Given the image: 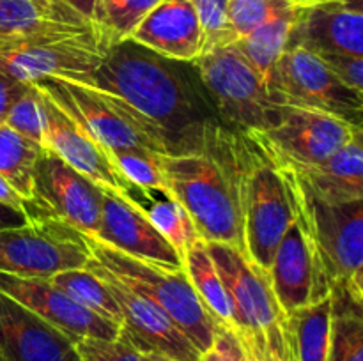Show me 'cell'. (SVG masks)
<instances>
[{
	"mask_svg": "<svg viewBox=\"0 0 363 361\" xmlns=\"http://www.w3.org/2000/svg\"><path fill=\"white\" fill-rule=\"evenodd\" d=\"M170 198L179 202L204 243H225L245 251L241 180L245 133L216 122L202 149L160 154Z\"/></svg>",
	"mask_w": 363,
	"mask_h": 361,
	"instance_id": "7a4b0ae2",
	"label": "cell"
},
{
	"mask_svg": "<svg viewBox=\"0 0 363 361\" xmlns=\"http://www.w3.org/2000/svg\"><path fill=\"white\" fill-rule=\"evenodd\" d=\"M64 0H0V38L57 25H87Z\"/></svg>",
	"mask_w": 363,
	"mask_h": 361,
	"instance_id": "cb8c5ba5",
	"label": "cell"
},
{
	"mask_svg": "<svg viewBox=\"0 0 363 361\" xmlns=\"http://www.w3.org/2000/svg\"><path fill=\"white\" fill-rule=\"evenodd\" d=\"M0 361H6V360H4V357H2V354H0Z\"/></svg>",
	"mask_w": 363,
	"mask_h": 361,
	"instance_id": "bcb514c9",
	"label": "cell"
},
{
	"mask_svg": "<svg viewBox=\"0 0 363 361\" xmlns=\"http://www.w3.org/2000/svg\"><path fill=\"white\" fill-rule=\"evenodd\" d=\"M241 216L245 253L266 273L280 239L296 218V209L282 168L248 134H245Z\"/></svg>",
	"mask_w": 363,
	"mask_h": 361,
	"instance_id": "52a82bcc",
	"label": "cell"
},
{
	"mask_svg": "<svg viewBox=\"0 0 363 361\" xmlns=\"http://www.w3.org/2000/svg\"><path fill=\"white\" fill-rule=\"evenodd\" d=\"M268 91L275 105L318 110L354 126L363 122V94L337 80L315 53L301 46L284 50L268 78Z\"/></svg>",
	"mask_w": 363,
	"mask_h": 361,
	"instance_id": "30bf717a",
	"label": "cell"
},
{
	"mask_svg": "<svg viewBox=\"0 0 363 361\" xmlns=\"http://www.w3.org/2000/svg\"><path fill=\"white\" fill-rule=\"evenodd\" d=\"M300 6H294L291 9L275 14L268 21L259 25L250 34L236 41L243 55L262 74L266 84H268L269 74H272L275 64L279 62L280 55L287 48L291 30H293L294 21L300 13Z\"/></svg>",
	"mask_w": 363,
	"mask_h": 361,
	"instance_id": "484cf974",
	"label": "cell"
},
{
	"mask_svg": "<svg viewBox=\"0 0 363 361\" xmlns=\"http://www.w3.org/2000/svg\"><path fill=\"white\" fill-rule=\"evenodd\" d=\"M248 361H298L291 342L287 321L268 333L238 331Z\"/></svg>",
	"mask_w": 363,
	"mask_h": 361,
	"instance_id": "e575fe53",
	"label": "cell"
},
{
	"mask_svg": "<svg viewBox=\"0 0 363 361\" xmlns=\"http://www.w3.org/2000/svg\"><path fill=\"white\" fill-rule=\"evenodd\" d=\"M91 260L82 232L52 216H35L25 225L0 230V273L20 278H52Z\"/></svg>",
	"mask_w": 363,
	"mask_h": 361,
	"instance_id": "9c48e42d",
	"label": "cell"
},
{
	"mask_svg": "<svg viewBox=\"0 0 363 361\" xmlns=\"http://www.w3.org/2000/svg\"><path fill=\"white\" fill-rule=\"evenodd\" d=\"M294 4L291 0H229L227 6V32L230 41L245 38L252 30L268 21L275 14L291 9Z\"/></svg>",
	"mask_w": 363,
	"mask_h": 361,
	"instance_id": "d6a6232c",
	"label": "cell"
},
{
	"mask_svg": "<svg viewBox=\"0 0 363 361\" xmlns=\"http://www.w3.org/2000/svg\"><path fill=\"white\" fill-rule=\"evenodd\" d=\"M0 292L13 297L71 340L117 338L121 326L99 317L57 289L48 278H20L0 273Z\"/></svg>",
	"mask_w": 363,
	"mask_h": 361,
	"instance_id": "e0dca14e",
	"label": "cell"
},
{
	"mask_svg": "<svg viewBox=\"0 0 363 361\" xmlns=\"http://www.w3.org/2000/svg\"><path fill=\"white\" fill-rule=\"evenodd\" d=\"M85 268L91 269L108 285L123 315L121 333L140 353L163 354L177 361H201L197 347L170 321L162 308L156 306L151 299L138 294L137 290L124 285L92 258Z\"/></svg>",
	"mask_w": 363,
	"mask_h": 361,
	"instance_id": "5bb4252c",
	"label": "cell"
},
{
	"mask_svg": "<svg viewBox=\"0 0 363 361\" xmlns=\"http://www.w3.org/2000/svg\"><path fill=\"white\" fill-rule=\"evenodd\" d=\"M106 42L96 25H57L0 38V73L21 84L82 80L101 64Z\"/></svg>",
	"mask_w": 363,
	"mask_h": 361,
	"instance_id": "277c9868",
	"label": "cell"
},
{
	"mask_svg": "<svg viewBox=\"0 0 363 361\" xmlns=\"http://www.w3.org/2000/svg\"><path fill=\"white\" fill-rule=\"evenodd\" d=\"M130 39L176 62H194L204 50V32L194 0H162Z\"/></svg>",
	"mask_w": 363,
	"mask_h": 361,
	"instance_id": "44dd1931",
	"label": "cell"
},
{
	"mask_svg": "<svg viewBox=\"0 0 363 361\" xmlns=\"http://www.w3.org/2000/svg\"><path fill=\"white\" fill-rule=\"evenodd\" d=\"M43 152L45 149L6 124H0V176L6 177L28 204L32 198V176Z\"/></svg>",
	"mask_w": 363,
	"mask_h": 361,
	"instance_id": "f1b7e54d",
	"label": "cell"
},
{
	"mask_svg": "<svg viewBox=\"0 0 363 361\" xmlns=\"http://www.w3.org/2000/svg\"><path fill=\"white\" fill-rule=\"evenodd\" d=\"M201 20L202 32H204V50L216 48V46L230 45L229 32H227V6L229 0H194ZM201 53V55H202Z\"/></svg>",
	"mask_w": 363,
	"mask_h": 361,
	"instance_id": "8d00e7d4",
	"label": "cell"
},
{
	"mask_svg": "<svg viewBox=\"0 0 363 361\" xmlns=\"http://www.w3.org/2000/svg\"><path fill=\"white\" fill-rule=\"evenodd\" d=\"M48 280L57 289L67 294L71 299L80 303L82 306L94 311L96 315L106 319V321H112L121 326L123 315H121V308L116 297L110 292L108 285L98 275H94L91 269H69V271L57 273Z\"/></svg>",
	"mask_w": 363,
	"mask_h": 361,
	"instance_id": "83f0119b",
	"label": "cell"
},
{
	"mask_svg": "<svg viewBox=\"0 0 363 361\" xmlns=\"http://www.w3.org/2000/svg\"><path fill=\"white\" fill-rule=\"evenodd\" d=\"M0 204L4 205H9V207L16 209L20 212H27L28 216L32 218V212H30V204L14 190L13 184L6 179L4 176H0Z\"/></svg>",
	"mask_w": 363,
	"mask_h": 361,
	"instance_id": "60d3db41",
	"label": "cell"
},
{
	"mask_svg": "<svg viewBox=\"0 0 363 361\" xmlns=\"http://www.w3.org/2000/svg\"><path fill=\"white\" fill-rule=\"evenodd\" d=\"M362 126L330 113L300 106L279 105L275 119L268 127L254 133V138L279 165H315L335 154Z\"/></svg>",
	"mask_w": 363,
	"mask_h": 361,
	"instance_id": "8fae6325",
	"label": "cell"
},
{
	"mask_svg": "<svg viewBox=\"0 0 363 361\" xmlns=\"http://www.w3.org/2000/svg\"><path fill=\"white\" fill-rule=\"evenodd\" d=\"M305 2H307V0H305Z\"/></svg>",
	"mask_w": 363,
	"mask_h": 361,
	"instance_id": "7dc6e473",
	"label": "cell"
},
{
	"mask_svg": "<svg viewBox=\"0 0 363 361\" xmlns=\"http://www.w3.org/2000/svg\"><path fill=\"white\" fill-rule=\"evenodd\" d=\"M160 2L162 0H98L94 23L106 46L128 41Z\"/></svg>",
	"mask_w": 363,
	"mask_h": 361,
	"instance_id": "f546056e",
	"label": "cell"
},
{
	"mask_svg": "<svg viewBox=\"0 0 363 361\" xmlns=\"http://www.w3.org/2000/svg\"><path fill=\"white\" fill-rule=\"evenodd\" d=\"M74 13L80 14L85 21L96 25V9H98V0H64Z\"/></svg>",
	"mask_w": 363,
	"mask_h": 361,
	"instance_id": "7bdbcfd3",
	"label": "cell"
},
{
	"mask_svg": "<svg viewBox=\"0 0 363 361\" xmlns=\"http://www.w3.org/2000/svg\"><path fill=\"white\" fill-rule=\"evenodd\" d=\"M0 354L6 361H78L73 340L0 292Z\"/></svg>",
	"mask_w": 363,
	"mask_h": 361,
	"instance_id": "ffe728a7",
	"label": "cell"
},
{
	"mask_svg": "<svg viewBox=\"0 0 363 361\" xmlns=\"http://www.w3.org/2000/svg\"><path fill=\"white\" fill-rule=\"evenodd\" d=\"M287 46L363 57V0H307Z\"/></svg>",
	"mask_w": 363,
	"mask_h": 361,
	"instance_id": "ac0fdd59",
	"label": "cell"
},
{
	"mask_svg": "<svg viewBox=\"0 0 363 361\" xmlns=\"http://www.w3.org/2000/svg\"><path fill=\"white\" fill-rule=\"evenodd\" d=\"M333 317L328 361H363V303L332 290Z\"/></svg>",
	"mask_w": 363,
	"mask_h": 361,
	"instance_id": "4316f807",
	"label": "cell"
},
{
	"mask_svg": "<svg viewBox=\"0 0 363 361\" xmlns=\"http://www.w3.org/2000/svg\"><path fill=\"white\" fill-rule=\"evenodd\" d=\"M32 218L52 216L84 236L96 237L101 218L99 188L52 151L38 159L32 176Z\"/></svg>",
	"mask_w": 363,
	"mask_h": 361,
	"instance_id": "7c38bea8",
	"label": "cell"
},
{
	"mask_svg": "<svg viewBox=\"0 0 363 361\" xmlns=\"http://www.w3.org/2000/svg\"><path fill=\"white\" fill-rule=\"evenodd\" d=\"M206 246L229 297L233 329L268 333L284 324L286 315L273 296L266 273L233 244L206 243Z\"/></svg>",
	"mask_w": 363,
	"mask_h": 361,
	"instance_id": "4fadbf2b",
	"label": "cell"
},
{
	"mask_svg": "<svg viewBox=\"0 0 363 361\" xmlns=\"http://www.w3.org/2000/svg\"><path fill=\"white\" fill-rule=\"evenodd\" d=\"M201 361H248L241 340L229 326L216 324L215 342L206 353L201 354Z\"/></svg>",
	"mask_w": 363,
	"mask_h": 361,
	"instance_id": "f35d334b",
	"label": "cell"
},
{
	"mask_svg": "<svg viewBox=\"0 0 363 361\" xmlns=\"http://www.w3.org/2000/svg\"><path fill=\"white\" fill-rule=\"evenodd\" d=\"M99 188V186H98ZM99 229L96 239L140 260L183 269V258L156 230L130 193L99 188Z\"/></svg>",
	"mask_w": 363,
	"mask_h": 361,
	"instance_id": "2e32d148",
	"label": "cell"
},
{
	"mask_svg": "<svg viewBox=\"0 0 363 361\" xmlns=\"http://www.w3.org/2000/svg\"><path fill=\"white\" fill-rule=\"evenodd\" d=\"M39 91V88H38ZM43 117H45L46 151H52L64 163L87 177L96 186L130 193L131 186L119 173L112 158L101 144L94 140L80 124L74 122L41 91Z\"/></svg>",
	"mask_w": 363,
	"mask_h": 361,
	"instance_id": "d6986e66",
	"label": "cell"
},
{
	"mask_svg": "<svg viewBox=\"0 0 363 361\" xmlns=\"http://www.w3.org/2000/svg\"><path fill=\"white\" fill-rule=\"evenodd\" d=\"M363 131L335 154L315 165H280L289 168L314 197L330 202L363 198Z\"/></svg>",
	"mask_w": 363,
	"mask_h": 361,
	"instance_id": "7402d4cb",
	"label": "cell"
},
{
	"mask_svg": "<svg viewBox=\"0 0 363 361\" xmlns=\"http://www.w3.org/2000/svg\"><path fill=\"white\" fill-rule=\"evenodd\" d=\"M266 278L286 317L332 294L315 258L307 227L298 214L280 239Z\"/></svg>",
	"mask_w": 363,
	"mask_h": 361,
	"instance_id": "9a60e30c",
	"label": "cell"
},
{
	"mask_svg": "<svg viewBox=\"0 0 363 361\" xmlns=\"http://www.w3.org/2000/svg\"><path fill=\"white\" fill-rule=\"evenodd\" d=\"M291 2H294V4H305V0H291Z\"/></svg>",
	"mask_w": 363,
	"mask_h": 361,
	"instance_id": "f6af8a7d",
	"label": "cell"
},
{
	"mask_svg": "<svg viewBox=\"0 0 363 361\" xmlns=\"http://www.w3.org/2000/svg\"><path fill=\"white\" fill-rule=\"evenodd\" d=\"M183 269L197 297L209 311V315L215 319L216 324L233 328L229 297L204 241L197 239L188 248L183 257Z\"/></svg>",
	"mask_w": 363,
	"mask_h": 361,
	"instance_id": "d4e9b609",
	"label": "cell"
},
{
	"mask_svg": "<svg viewBox=\"0 0 363 361\" xmlns=\"http://www.w3.org/2000/svg\"><path fill=\"white\" fill-rule=\"evenodd\" d=\"M280 168L326 282L332 290H344L363 303V198L323 200L314 197L289 168Z\"/></svg>",
	"mask_w": 363,
	"mask_h": 361,
	"instance_id": "3957f363",
	"label": "cell"
},
{
	"mask_svg": "<svg viewBox=\"0 0 363 361\" xmlns=\"http://www.w3.org/2000/svg\"><path fill=\"white\" fill-rule=\"evenodd\" d=\"M176 64L128 39L108 46L96 71L73 81L124 99L158 127L170 154L195 152L218 119Z\"/></svg>",
	"mask_w": 363,
	"mask_h": 361,
	"instance_id": "6da1fadb",
	"label": "cell"
},
{
	"mask_svg": "<svg viewBox=\"0 0 363 361\" xmlns=\"http://www.w3.org/2000/svg\"><path fill=\"white\" fill-rule=\"evenodd\" d=\"M108 154L121 176L126 179L131 188H137L142 193L158 191V193L165 195V198H170L169 186H167L162 165H160V154L142 151V149L113 151Z\"/></svg>",
	"mask_w": 363,
	"mask_h": 361,
	"instance_id": "4dcf8cb0",
	"label": "cell"
},
{
	"mask_svg": "<svg viewBox=\"0 0 363 361\" xmlns=\"http://www.w3.org/2000/svg\"><path fill=\"white\" fill-rule=\"evenodd\" d=\"M30 219L27 212H20L9 205L0 204V230L13 229V227H21Z\"/></svg>",
	"mask_w": 363,
	"mask_h": 361,
	"instance_id": "b9f144b4",
	"label": "cell"
},
{
	"mask_svg": "<svg viewBox=\"0 0 363 361\" xmlns=\"http://www.w3.org/2000/svg\"><path fill=\"white\" fill-rule=\"evenodd\" d=\"M326 67L351 91L363 94V57L346 53H315Z\"/></svg>",
	"mask_w": 363,
	"mask_h": 361,
	"instance_id": "74e56055",
	"label": "cell"
},
{
	"mask_svg": "<svg viewBox=\"0 0 363 361\" xmlns=\"http://www.w3.org/2000/svg\"><path fill=\"white\" fill-rule=\"evenodd\" d=\"M332 317V294L287 315V329L298 361H328Z\"/></svg>",
	"mask_w": 363,
	"mask_h": 361,
	"instance_id": "603a6c76",
	"label": "cell"
},
{
	"mask_svg": "<svg viewBox=\"0 0 363 361\" xmlns=\"http://www.w3.org/2000/svg\"><path fill=\"white\" fill-rule=\"evenodd\" d=\"M142 361H177L174 357L163 356V354L156 353H142Z\"/></svg>",
	"mask_w": 363,
	"mask_h": 361,
	"instance_id": "ee69618b",
	"label": "cell"
},
{
	"mask_svg": "<svg viewBox=\"0 0 363 361\" xmlns=\"http://www.w3.org/2000/svg\"><path fill=\"white\" fill-rule=\"evenodd\" d=\"M191 64L223 126L240 133H254L273 122L279 105L272 101L266 80L236 42L208 50Z\"/></svg>",
	"mask_w": 363,
	"mask_h": 361,
	"instance_id": "ba28073f",
	"label": "cell"
},
{
	"mask_svg": "<svg viewBox=\"0 0 363 361\" xmlns=\"http://www.w3.org/2000/svg\"><path fill=\"white\" fill-rule=\"evenodd\" d=\"M6 126L16 131L23 138L30 140L32 144L39 145L46 151L45 137V117H43V101L38 87L30 84L27 91L16 99L9 110L6 119Z\"/></svg>",
	"mask_w": 363,
	"mask_h": 361,
	"instance_id": "836d02e7",
	"label": "cell"
},
{
	"mask_svg": "<svg viewBox=\"0 0 363 361\" xmlns=\"http://www.w3.org/2000/svg\"><path fill=\"white\" fill-rule=\"evenodd\" d=\"M28 85L30 84H21V81H16L0 73V124L6 122L11 106L27 91Z\"/></svg>",
	"mask_w": 363,
	"mask_h": 361,
	"instance_id": "ab89813d",
	"label": "cell"
},
{
	"mask_svg": "<svg viewBox=\"0 0 363 361\" xmlns=\"http://www.w3.org/2000/svg\"><path fill=\"white\" fill-rule=\"evenodd\" d=\"M78 361H142V353L119 333L117 338H78L73 342Z\"/></svg>",
	"mask_w": 363,
	"mask_h": 361,
	"instance_id": "d590c367",
	"label": "cell"
},
{
	"mask_svg": "<svg viewBox=\"0 0 363 361\" xmlns=\"http://www.w3.org/2000/svg\"><path fill=\"white\" fill-rule=\"evenodd\" d=\"M142 209H144L145 216L151 219L152 225L156 227V230L181 255V258L184 257L186 250L195 241L201 239L188 212L174 198L151 202V205H147V207L142 205Z\"/></svg>",
	"mask_w": 363,
	"mask_h": 361,
	"instance_id": "1f68e13d",
	"label": "cell"
},
{
	"mask_svg": "<svg viewBox=\"0 0 363 361\" xmlns=\"http://www.w3.org/2000/svg\"><path fill=\"white\" fill-rule=\"evenodd\" d=\"M85 241L96 264L162 308L199 353H206L213 345L216 322L197 297L184 269L140 260L91 236H85Z\"/></svg>",
	"mask_w": 363,
	"mask_h": 361,
	"instance_id": "5b68a950",
	"label": "cell"
},
{
	"mask_svg": "<svg viewBox=\"0 0 363 361\" xmlns=\"http://www.w3.org/2000/svg\"><path fill=\"white\" fill-rule=\"evenodd\" d=\"M35 87L80 124L106 152L142 149L170 154L158 127L112 92L66 78H43Z\"/></svg>",
	"mask_w": 363,
	"mask_h": 361,
	"instance_id": "8992f818",
	"label": "cell"
}]
</instances>
